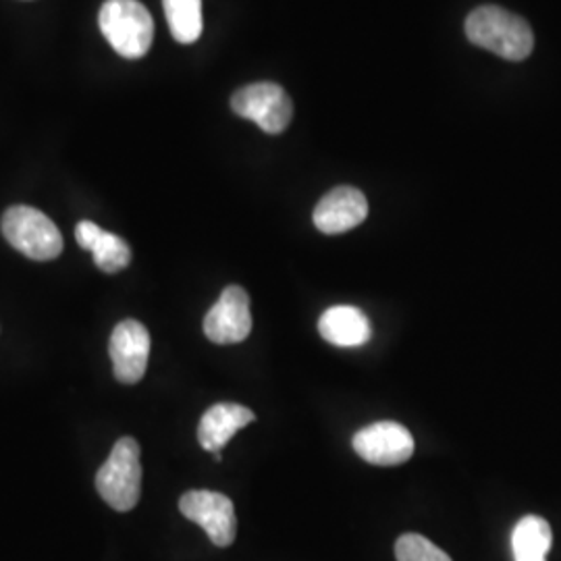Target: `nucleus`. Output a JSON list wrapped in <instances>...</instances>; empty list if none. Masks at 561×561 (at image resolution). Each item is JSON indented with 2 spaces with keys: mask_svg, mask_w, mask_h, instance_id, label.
<instances>
[{
  "mask_svg": "<svg viewBox=\"0 0 561 561\" xmlns=\"http://www.w3.org/2000/svg\"><path fill=\"white\" fill-rule=\"evenodd\" d=\"M99 23L104 38L125 59H140L152 46L154 21L140 0H106Z\"/></svg>",
  "mask_w": 561,
  "mask_h": 561,
  "instance_id": "obj_2",
  "label": "nucleus"
},
{
  "mask_svg": "<svg viewBox=\"0 0 561 561\" xmlns=\"http://www.w3.org/2000/svg\"><path fill=\"white\" fill-rule=\"evenodd\" d=\"M396 558L398 561H451V558L439 549L435 542L428 541L422 535H401L396 542Z\"/></svg>",
  "mask_w": 561,
  "mask_h": 561,
  "instance_id": "obj_16",
  "label": "nucleus"
},
{
  "mask_svg": "<svg viewBox=\"0 0 561 561\" xmlns=\"http://www.w3.org/2000/svg\"><path fill=\"white\" fill-rule=\"evenodd\" d=\"M2 236L32 261H53L62 252L59 227L32 206H13L2 215Z\"/></svg>",
  "mask_w": 561,
  "mask_h": 561,
  "instance_id": "obj_4",
  "label": "nucleus"
},
{
  "mask_svg": "<svg viewBox=\"0 0 561 561\" xmlns=\"http://www.w3.org/2000/svg\"><path fill=\"white\" fill-rule=\"evenodd\" d=\"M204 333L213 343H240L252 333L250 298L240 285H229L204 319Z\"/></svg>",
  "mask_w": 561,
  "mask_h": 561,
  "instance_id": "obj_8",
  "label": "nucleus"
},
{
  "mask_svg": "<svg viewBox=\"0 0 561 561\" xmlns=\"http://www.w3.org/2000/svg\"><path fill=\"white\" fill-rule=\"evenodd\" d=\"M368 217V201L360 190L341 185L331 190L314 208V225L324 236L352 231Z\"/></svg>",
  "mask_w": 561,
  "mask_h": 561,
  "instance_id": "obj_10",
  "label": "nucleus"
},
{
  "mask_svg": "<svg viewBox=\"0 0 561 561\" xmlns=\"http://www.w3.org/2000/svg\"><path fill=\"white\" fill-rule=\"evenodd\" d=\"M108 354L113 373L123 385L141 381L150 358V333L141 322L127 319L119 322L111 335Z\"/></svg>",
  "mask_w": 561,
  "mask_h": 561,
  "instance_id": "obj_9",
  "label": "nucleus"
},
{
  "mask_svg": "<svg viewBox=\"0 0 561 561\" xmlns=\"http://www.w3.org/2000/svg\"><path fill=\"white\" fill-rule=\"evenodd\" d=\"M169 30L181 44H194L202 34V0H162Z\"/></svg>",
  "mask_w": 561,
  "mask_h": 561,
  "instance_id": "obj_14",
  "label": "nucleus"
},
{
  "mask_svg": "<svg viewBox=\"0 0 561 561\" xmlns=\"http://www.w3.org/2000/svg\"><path fill=\"white\" fill-rule=\"evenodd\" d=\"M354 451L375 466H400L414 454V437L400 422L381 421L366 426L354 437Z\"/></svg>",
  "mask_w": 561,
  "mask_h": 561,
  "instance_id": "obj_7",
  "label": "nucleus"
},
{
  "mask_svg": "<svg viewBox=\"0 0 561 561\" xmlns=\"http://www.w3.org/2000/svg\"><path fill=\"white\" fill-rule=\"evenodd\" d=\"M102 500L117 512H131L141 495L140 443L123 437L96 474Z\"/></svg>",
  "mask_w": 561,
  "mask_h": 561,
  "instance_id": "obj_3",
  "label": "nucleus"
},
{
  "mask_svg": "<svg viewBox=\"0 0 561 561\" xmlns=\"http://www.w3.org/2000/svg\"><path fill=\"white\" fill-rule=\"evenodd\" d=\"M181 514L196 522L217 547H229L238 535L233 502L217 491H190L180 500Z\"/></svg>",
  "mask_w": 561,
  "mask_h": 561,
  "instance_id": "obj_6",
  "label": "nucleus"
},
{
  "mask_svg": "<svg viewBox=\"0 0 561 561\" xmlns=\"http://www.w3.org/2000/svg\"><path fill=\"white\" fill-rule=\"evenodd\" d=\"M322 340L337 347H360L373 337L368 317L356 306H333L319 321Z\"/></svg>",
  "mask_w": 561,
  "mask_h": 561,
  "instance_id": "obj_12",
  "label": "nucleus"
},
{
  "mask_svg": "<svg viewBox=\"0 0 561 561\" xmlns=\"http://www.w3.org/2000/svg\"><path fill=\"white\" fill-rule=\"evenodd\" d=\"M468 41L505 60H524L535 48V36L526 21L502 7H479L466 20Z\"/></svg>",
  "mask_w": 561,
  "mask_h": 561,
  "instance_id": "obj_1",
  "label": "nucleus"
},
{
  "mask_svg": "<svg viewBox=\"0 0 561 561\" xmlns=\"http://www.w3.org/2000/svg\"><path fill=\"white\" fill-rule=\"evenodd\" d=\"M231 108L243 119L254 121L266 134H280L294 117L289 94L273 81L245 85L231 96Z\"/></svg>",
  "mask_w": 561,
  "mask_h": 561,
  "instance_id": "obj_5",
  "label": "nucleus"
},
{
  "mask_svg": "<svg viewBox=\"0 0 561 561\" xmlns=\"http://www.w3.org/2000/svg\"><path fill=\"white\" fill-rule=\"evenodd\" d=\"M104 229H101L96 222L81 221L76 229V240L80 243L83 250H90L96 245V241L101 240Z\"/></svg>",
  "mask_w": 561,
  "mask_h": 561,
  "instance_id": "obj_17",
  "label": "nucleus"
},
{
  "mask_svg": "<svg viewBox=\"0 0 561 561\" xmlns=\"http://www.w3.org/2000/svg\"><path fill=\"white\" fill-rule=\"evenodd\" d=\"M256 421V414L240 403H217L206 410L198 426V442L210 454L221 451L243 426Z\"/></svg>",
  "mask_w": 561,
  "mask_h": 561,
  "instance_id": "obj_11",
  "label": "nucleus"
},
{
  "mask_svg": "<svg viewBox=\"0 0 561 561\" xmlns=\"http://www.w3.org/2000/svg\"><path fill=\"white\" fill-rule=\"evenodd\" d=\"M96 266L104 273H119L131 262V248L115 233H102L101 240L92 248Z\"/></svg>",
  "mask_w": 561,
  "mask_h": 561,
  "instance_id": "obj_15",
  "label": "nucleus"
},
{
  "mask_svg": "<svg viewBox=\"0 0 561 561\" xmlns=\"http://www.w3.org/2000/svg\"><path fill=\"white\" fill-rule=\"evenodd\" d=\"M551 545V526L541 516L522 518L512 533V549L516 561H547Z\"/></svg>",
  "mask_w": 561,
  "mask_h": 561,
  "instance_id": "obj_13",
  "label": "nucleus"
}]
</instances>
